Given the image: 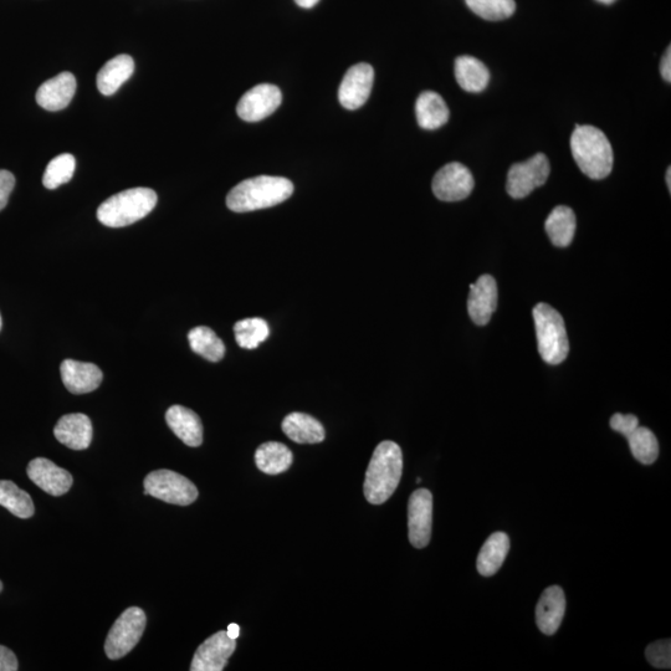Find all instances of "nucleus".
<instances>
[{"label":"nucleus","mask_w":671,"mask_h":671,"mask_svg":"<svg viewBox=\"0 0 671 671\" xmlns=\"http://www.w3.org/2000/svg\"><path fill=\"white\" fill-rule=\"evenodd\" d=\"M403 473V454L394 442L378 445L368 465L365 479V496L368 503L382 505L397 490Z\"/></svg>","instance_id":"obj_1"},{"label":"nucleus","mask_w":671,"mask_h":671,"mask_svg":"<svg viewBox=\"0 0 671 671\" xmlns=\"http://www.w3.org/2000/svg\"><path fill=\"white\" fill-rule=\"evenodd\" d=\"M294 184L284 177L259 176L235 186L227 197V206L235 213L271 208L293 196Z\"/></svg>","instance_id":"obj_2"},{"label":"nucleus","mask_w":671,"mask_h":671,"mask_svg":"<svg viewBox=\"0 0 671 671\" xmlns=\"http://www.w3.org/2000/svg\"><path fill=\"white\" fill-rule=\"evenodd\" d=\"M573 158L591 179L607 178L614 163L611 142L597 127L577 126L571 137Z\"/></svg>","instance_id":"obj_3"},{"label":"nucleus","mask_w":671,"mask_h":671,"mask_svg":"<svg viewBox=\"0 0 671 671\" xmlns=\"http://www.w3.org/2000/svg\"><path fill=\"white\" fill-rule=\"evenodd\" d=\"M157 193L150 188H132L117 193L97 209V219L109 228L135 224L155 209Z\"/></svg>","instance_id":"obj_4"},{"label":"nucleus","mask_w":671,"mask_h":671,"mask_svg":"<svg viewBox=\"0 0 671 671\" xmlns=\"http://www.w3.org/2000/svg\"><path fill=\"white\" fill-rule=\"evenodd\" d=\"M535 320L539 352L548 365L557 366L566 360L570 352L565 321L560 312L548 304L536 305L532 311Z\"/></svg>","instance_id":"obj_5"},{"label":"nucleus","mask_w":671,"mask_h":671,"mask_svg":"<svg viewBox=\"0 0 671 671\" xmlns=\"http://www.w3.org/2000/svg\"><path fill=\"white\" fill-rule=\"evenodd\" d=\"M145 494L165 503L187 506L198 498L197 486L172 470H156L145 479Z\"/></svg>","instance_id":"obj_6"},{"label":"nucleus","mask_w":671,"mask_h":671,"mask_svg":"<svg viewBox=\"0 0 671 671\" xmlns=\"http://www.w3.org/2000/svg\"><path fill=\"white\" fill-rule=\"evenodd\" d=\"M146 623V614L141 608L126 609L107 635L105 643L107 657L117 660L130 653L145 633Z\"/></svg>","instance_id":"obj_7"},{"label":"nucleus","mask_w":671,"mask_h":671,"mask_svg":"<svg viewBox=\"0 0 671 671\" xmlns=\"http://www.w3.org/2000/svg\"><path fill=\"white\" fill-rule=\"evenodd\" d=\"M550 176V162L544 153H537L529 161L516 163L507 174L506 191L514 199L530 196L544 186Z\"/></svg>","instance_id":"obj_8"},{"label":"nucleus","mask_w":671,"mask_h":671,"mask_svg":"<svg viewBox=\"0 0 671 671\" xmlns=\"http://www.w3.org/2000/svg\"><path fill=\"white\" fill-rule=\"evenodd\" d=\"M475 181L470 169L459 162L440 168L433 179L434 196L443 202H459L473 192Z\"/></svg>","instance_id":"obj_9"},{"label":"nucleus","mask_w":671,"mask_h":671,"mask_svg":"<svg viewBox=\"0 0 671 671\" xmlns=\"http://www.w3.org/2000/svg\"><path fill=\"white\" fill-rule=\"evenodd\" d=\"M433 526V495L427 489L414 491L408 504L409 541L416 548L429 545Z\"/></svg>","instance_id":"obj_10"},{"label":"nucleus","mask_w":671,"mask_h":671,"mask_svg":"<svg viewBox=\"0 0 671 671\" xmlns=\"http://www.w3.org/2000/svg\"><path fill=\"white\" fill-rule=\"evenodd\" d=\"M283 101L278 86L260 84L245 92L237 106L240 119L247 122H259L273 115Z\"/></svg>","instance_id":"obj_11"},{"label":"nucleus","mask_w":671,"mask_h":671,"mask_svg":"<svg viewBox=\"0 0 671 671\" xmlns=\"http://www.w3.org/2000/svg\"><path fill=\"white\" fill-rule=\"evenodd\" d=\"M373 81H375V70L370 64L353 65L347 71L338 90L341 105L351 111L360 109L371 95Z\"/></svg>","instance_id":"obj_12"},{"label":"nucleus","mask_w":671,"mask_h":671,"mask_svg":"<svg viewBox=\"0 0 671 671\" xmlns=\"http://www.w3.org/2000/svg\"><path fill=\"white\" fill-rule=\"evenodd\" d=\"M237 649V640L229 638L227 632H218L209 637L194 654L192 671H222Z\"/></svg>","instance_id":"obj_13"},{"label":"nucleus","mask_w":671,"mask_h":671,"mask_svg":"<svg viewBox=\"0 0 671 671\" xmlns=\"http://www.w3.org/2000/svg\"><path fill=\"white\" fill-rule=\"evenodd\" d=\"M498 307V284L491 275L480 276L470 285L468 311L474 324L488 325Z\"/></svg>","instance_id":"obj_14"},{"label":"nucleus","mask_w":671,"mask_h":671,"mask_svg":"<svg viewBox=\"0 0 671 671\" xmlns=\"http://www.w3.org/2000/svg\"><path fill=\"white\" fill-rule=\"evenodd\" d=\"M27 473L33 483L46 494L61 496L73 486V476L63 468H59L51 460L37 458L29 463Z\"/></svg>","instance_id":"obj_15"},{"label":"nucleus","mask_w":671,"mask_h":671,"mask_svg":"<svg viewBox=\"0 0 671 671\" xmlns=\"http://www.w3.org/2000/svg\"><path fill=\"white\" fill-rule=\"evenodd\" d=\"M566 612L565 592L560 586L545 589L536 607V624L542 633L553 635L561 627Z\"/></svg>","instance_id":"obj_16"},{"label":"nucleus","mask_w":671,"mask_h":671,"mask_svg":"<svg viewBox=\"0 0 671 671\" xmlns=\"http://www.w3.org/2000/svg\"><path fill=\"white\" fill-rule=\"evenodd\" d=\"M61 379L69 392L85 394L96 391L102 382V371L94 363L66 360L61 363Z\"/></svg>","instance_id":"obj_17"},{"label":"nucleus","mask_w":671,"mask_h":671,"mask_svg":"<svg viewBox=\"0 0 671 671\" xmlns=\"http://www.w3.org/2000/svg\"><path fill=\"white\" fill-rule=\"evenodd\" d=\"M92 423L85 414H66L55 425L54 435L65 447L74 450H84L92 442Z\"/></svg>","instance_id":"obj_18"},{"label":"nucleus","mask_w":671,"mask_h":671,"mask_svg":"<svg viewBox=\"0 0 671 671\" xmlns=\"http://www.w3.org/2000/svg\"><path fill=\"white\" fill-rule=\"evenodd\" d=\"M76 92V79L71 73H61L45 81L37 92V102L48 111H60L69 106Z\"/></svg>","instance_id":"obj_19"},{"label":"nucleus","mask_w":671,"mask_h":671,"mask_svg":"<svg viewBox=\"0 0 671 671\" xmlns=\"http://www.w3.org/2000/svg\"><path fill=\"white\" fill-rule=\"evenodd\" d=\"M168 427L188 447L197 448L203 443V424L197 413L186 407L172 406L166 413Z\"/></svg>","instance_id":"obj_20"},{"label":"nucleus","mask_w":671,"mask_h":671,"mask_svg":"<svg viewBox=\"0 0 671 671\" xmlns=\"http://www.w3.org/2000/svg\"><path fill=\"white\" fill-rule=\"evenodd\" d=\"M135 71V61L130 55L122 54L107 61L97 74V87L102 95H114L131 78Z\"/></svg>","instance_id":"obj_21"},{"label":"nucleus","mask_w":671,"mask_h":671,"mask_svg":"<svg viewBox=\"0 0 671 671\" xmlns=\"http://www.w3.org/2000/svg\"><path fill=\"white\" fill-rule=\"evenodd\" d=\"M510 551V539L505 532H495L488 540L485 541L483 547L476 560V567L481 576L491 577L498 573L503 567Z\"/></svg>","instance_id":"obj_22"},{"label":"nucleus","mask_w":671,"mask_h":671,"mask_svg":"<svg viewBox=\"0 0 671 671\" xmlns=\"http://www.w3.org/2000/svg\"><path fill=\"white\" fill-rule=\"evenodd\" d=\"M418 125L424 130H437L449 121V109L443 97L433 91H424L416 104Z\"/></svg>","instance_id":"obj_23"},{"label":"nucleus","mask_w":671,"mask_h":671,"mask_svg":"<svg viewBox=\"0 0 671 671\" xmlns=\"http://www.w3.org/2000/svg\"><path fill=\"white\" fill-rule=\"evenodd\" d=\"M455 78L463 90L479 94L488 87L490 73L483 61L464 55L455 61Z\"/></svg>","instance_id":"obj_24"},{"label":"nucleus","mask_w":671,"mask_h":671,"mask_svg":"<svg viewBox=\"0 0 671 671\" xmlns=\"http://www.w3.org/2000/svg\"><path fill=\"white\" fill-rule=\"evenodd\" d=\"M283 430L288 438L299 444H317L324 442L325 429L319 420L309 414L291 413L284 419Z\"/></svg>","instance_id":"obj_25"},{"label":"nucleus","mask_w":671,"mask_h":671,"mask_svg":"<svg viewBox=\"0 0 671 671\" xmlns=\"http://www.w3.org/2000/svg\"><path fill=\"white\" fill-rule=\"evenodd\" d=\"M545 228L548 238L555 247L566 248L575 238L576 214L570 207L558 206L548 215Z\"/></svg>","instance_id":"obj_26"},{"label":"nucleus","mask_w":671,"mask_h":671,"mask_svg":"<svg viewBox=\"0 0 671 671\" xmlns=\"http://www.w3.org/2000/svg\"><path fill=\"white\" fill-rule=\"evenodd\" d=\"M293 460L291 450L286 445L276 442L260 445L255 453L256 466L268 475L285 473L293 464Z\"/></svg>","instance_id":"obj_27"},{"label":"nucleus","mask_w":671,"mask_h":671,"mask_svg":"<svg viewBox=\"0 0 671 671\" xmlns=\"http://www.w3.org/2000/svg\"><path fill=\"white\" fill-rule=\"evenodd\" d=\"M189 345L193 352L206 358L209 362H219L225 355V345L222 340L207 326L194 327L188 334Z\"/></svg>","instance_id":"obj_28"},{"label":"nucleus","mask_w":671,"mask_h":671,"mask_svg":"<svg viewBox=\"0 0 671 671\" xmlns=\"http://www.w3.org/2000/svg\"><path fill=\"white\" fill-rule=\"evenodd\" d=\"M0 505L19 519H29L35 512L32 498L13 481L0 480Z\"/></svg>","instance_id":"obj_29"},{"label":"nucleus","mask_w":671,"mask_h":671,"mask_svg":"<svg viewBox=\"0 0 671 671\" xmlns=\"http://www.w3.org/2000/svg\"><path fill=\"white\" fill-rule=\"evenodd\" d=\"M630 452L639 463L650 465L659 457V443L652 430L638 427L629 435Z\"/></svg>","instance_id":"obj_30"},{"label":"nucleus","mask_w":671,"mask_h":671,"mask_svg":"<svg viewBox=\"0 0 671 671\" xmlns=\"http://www.w3.org/2000/svg\"><path fill=\"white\" fill-rule=\"evenodd\" d=\"M235 340L245 350L258 348L269 337L270 330L268 322L260 317L238 321L234 326Z\"/></svg>","instance_id":"obj_31"},{"label":"nucleus","mask_w":671,"mask_h":671,"mask_svg":"<svg viewBox=\"0 0 671 671\" xmlns=\"http://www.w3.org/2000/svg\"><path fill=\"white\" fill-rule=\"evenodd\" d=\"M76 161L70 153L55 157L45 169L43 184L45 188L56 189L71 181L74 176Z\"/></svg>","instance_id":"obj_32"},{"label":"nucleus","mask_w":671,"mask_h":671,"mask_svg":"<svg viewBox=\"0 0 671 671\" xmlns=\"http://www.w3.org/2000/svg\"><path fill=\"white\" fill-rule=\"evenodd\" d=\"M471 12L480 18L498 22L510 18L515 13V0H465Z\"/></svg>","instance_id":"obj_33"},{"label":"nucleus","mask_w":671,"mask_h":671,"mask_svg":"<svg viewBox=\"0 0 671 671\" xmlns=\"http://www.w3.org/2000/svg\"><path fill=\"white\" fill-rule=\"evenodd\" d=\"M645 657L654 668L670 669L671 668V642L670 639L658 640L649 644L645 650Z\"/></svg>","instance_id":"obj_34"},{"label":"nucleus","mask_w":671,"mask_h":671,"mask_svg":"<svg viewBox=\"0 0 671 671\" xmlns=\"http://www.w3.org/2000/svg\"><path fill=\"white\" fill-rule=\"evenodd\" d=\"M639 427V420L633 414L617 413L611 418V428L628 438Z\"/></svg>","instance_id":"obj_35"},{"label":"nucleus","mask_w":671,"mask_h":671,"mask_svg":"<svg viewBox=\"0 0 671 671\" xmlns=\"http://www.w3.org/2000/svg\"><path fill=\"white\" fill-rule=\"evenodd\" d=\"M15 187V177L9 171L0 169V210L7 207L10 194Z\"/></svg>","instance_id":"obj_36"},{"label":"nucleus","mask_w":671,"mask_h":671,"mask_svg":"<svg viewBox=\"0 0 671 671\" xmlns=\"http://www.w3.org/2000/svg\"><path fill=\"white\" fill-rule=\"evenodd\" d=\"M18 659L12 650L0 645V671H17Z\"/></svg>","instance_id":"obj_37"},{"label":"nucleus","mask_w":671,"mask_h":671,"mask_svg":"<svg viewBox=\"0 0 671 671\" xmlns=\"http://www.w3.org/2000/svg\"><path fill=\"white\" fill-rule=\"evenodd\" d=\"M660 73L663 75V79L665 81H668L670 83L671 81V53H670V46L667 50V53H665L664 58L662 60V64H660Z\"/></svg>","instance_id":"obj_38"},{"label":"nucleus","mask_w":671,"mask_h":671,"mask_svg":"<svg viewBox=\"0 0 671 671\" xmlns=\"http://www.w3.org/2000/svg\"><path fill=\"white\" fill-rule=\"evenodd\" d=\"M320 0H295V3L301 8L311 9L319 4Z\"/></svg>","instance_id":"obj_39"},{"label":"nucleus","mask_w":671,"mask_h":671,"mask_svg":"<svg viewBox=\"0 0 671 671\" xmlns=\"http://www.w3.org/2000/svg\"><path fill=\"white\" fill-rule=\"evenodd\" d=\"M227 634L229 638L237 640L240 634V627L238 624H230V626L227 629Z\"/></svg>","instance_id":"obj_40"},{"label":"nucleus","mask_w":671,"mask_h":671,"mask_svg":"<svg viewBox=\"0 0 671 671\" xmlns=\"http://www.w3.org/2000/svg\"><path fill=\"white\" fill-rule=\"evenodd\" d=\"M670 177H671V169L668 168V172H667V183H668L669 191H671V178H670Z\"/></svg>","instance_id":"obj_41"},{"label":"nucleus","mask_w":671,"mask_h":671,"mask_svg":"<svg viewBox=\"0 0 671 671\" xmlns=\"http://www.w3.org/2000/svg\"><path fill=\"white\" fill-rule=\"evenodd\" d=\"M597 2L609 5L613 4L614 2H617V0H597Z\"/></svg>","instance_id":"obj_42"},{"label":"nucleus","mask_w":671,"mask_h":671,"mask_svg":"<svg viewBox=\"0 0 671 671\" xmlns=\"http://www.w3.org/2000/svg\"><path fill=\"white\" fill-rule=\"evenodd\" d=\"M2 326H3L2 315H0V330H2Z\"/></svg>","instance_id":"obj_43"},{"label":"nucleus","mask_w":671,"mask_h":671,"mask_svg":"<svg viewBox=\"0 0 671 671\" xmlns=\"http://www.w3.org/2000/svg\"><path fill=\"white\" fill-rule=\"evenodd\" d=\"M2 589H3V583L2 581H0V592H2Z\"/></svg>","instance_id":"obj_44"}]
</instances>
